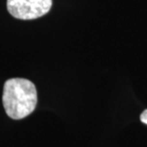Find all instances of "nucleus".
Returning <instances> with one entry per match:
<instances>
[{"label":"nucleus","instance_id":"3","mask_svg":"<svg viewBox=\"0 0 147 147\" xmlns=\"http://www.w3.org/2000/svg\"><path fill=\"white\" fill-rule=\"evenodd\" d=\"M140 120H142L143 123L147 124V109L142 114V116H140Z\"/></svg>","mask_w":147,"mask_h":147},{"label":"nucleus","instance_id":"2","mask_svg":"<svg viewBox=\"0 0 147 147\" xmlns=\"http://www.w3.org/2000/svg\"><path fill=\"white\" fill-rule=\"evenodd\" d=\"M53 0H7V9L16 18L36 19L51 10Z\"/></svg>","mask_w":147,"mask_h":147},{"label":"nucleus","instance_id":"1","mask_svg":"<svg viewBox=\"0 0 147 147\" xmlns=\"http://www.w3.org/2000/svg\"><path fill=\"white\" fill-rule=\"evenodd\" d=\"M2 100L9 117L13 119H21L36 109V88L28 79L11 78L5 82Z\"/></svg>","mask_w":147,"mask_h":147}]
</instances>
